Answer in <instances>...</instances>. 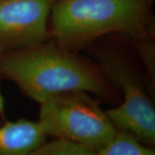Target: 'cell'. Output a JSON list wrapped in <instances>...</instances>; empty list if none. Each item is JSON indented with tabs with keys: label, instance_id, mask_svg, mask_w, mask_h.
<instances>
[{
	"label": "cell",
	"instance_id": "1",
	"mask_svg": "<svg viewBox=\"0 0 155 155\" xmlns=\"http://www.w3.org/2000/svg\"><path fill=\"white\" fill-rule=\"evenodd\" d=\"M0 76L31 99L43 103L55 95L84 91L110 98L114 89L99 67L53 40L0 54Z\"/></svg>",
	"mask_w": 155,
	"mask_h": 155
},
{
	"label": "cell",
	"instance_id": "2",
	"mask_svg": "<svg viewBox=\"0 0 155 155\" xmlns=\"http://www.w3.org/2000/svg\"><path fill=\"white\" fill-rule=\"evenodd\" d=\"M153 0H56L50 38L76 52L100 36L121 34L133 41L153 36Z\"/></svg>",
	"mask_w": 155,
	"mask_h": 155
},
{
	"label": "cell",
	"instance_id": "3",
	"mask_svg": "<svg viewBox=\"0 0 155 155\" xmlns=\"http://www.w3.org/2000/svg\"><path fill=\"white\" fill-rule=\"evenodd\" d=\"M40 104L38 122L47 136L65 139L99 152L117 131L98 102L86 92L61 93Z\"/></svg>",
	"mask_w": 155,
	"mask_h": 155
},
{
	"label": "cell",
	"instance_id": "4",
	"mask_svg": "<svg viewBox=\"0 0 155 155\" xmlns=\"http://www.w3.org/2000/svg\"><path fill=\"white\" fill-rule=\"evenodd\" d=\"M100 71L123 95L122 104L106 111L117 131L130 134L147 147H155V108L145 81L124 56L101 50L97 54Z\"/></svg>",
	"mask_w": 155,
	"mask_h": 155
},
{
	"label": "cell",
	"instance_id": "5",
	"mask_svg": "<svg viewBox=\"0 0 155 155\" xmlns=\"http://www.w3.org/2000/svg\"><path fill=\"white\" fill-rule=\"evenodd\" d=\"M56 0H0V54L50 40L48 21Z\"/></svg>",
	"mask_w": 155,
	"mask_h": 155
},
{
	"label": "cell",
	"instance_id": "6",
	"mask_svg": "<svg viewBox=\"0 0 155 155\" xmlns=\"http://www.w3.org/2000/svg\"><path fill=\"white\" fill-rule=\"evenodd\" d=\"M46 138L38 122L23 118L5 122L0 126V155H28Z\"/></svg>",
	"mask_w": 155,
	"mask_h": 155
},
{
	"label": "cell",
	"instance_id": "7",
	"mask_svg": "<svg viewBox=\"0 0 155 155\" xmlns=\"http://www.w3.org/2000/svg\"><path fill=\"white\" fill-rule=\"evenodd\" d=\"M99 155H155L153 147L146 146L130 134L116 131L114 137L98 152Z\"/></svg>",
	"mask_w": 155,
	"mask_h": 155
},
{
	"label": "cell",
	"instance_id": "8",
	"mask_svg": "<svg viewBox=\"0 0 155 155\" xmlns=\"http://www.w3.org/2000/svg\"><path fill=\"white\" fill-rule=\"evenodd\" d=\"M28 155H99L98 152L84 146L67 140L54 138L46 141L31 151Z\"/></svg>",
	"mask_w": 155,
	"mask_h": 155
},
{
	"label": "cell",
	"instance_id": "9",
	"mask_svg": "<svg viewBox=\"0 0 155 155\" xmlns=\"http://www.w3.org/2000/svg\"><path fill=\"white\" fill-rule=\"evenodd\" d=\"M153 36H147L130 41L136 48L146 67V81L149 91H154V43Z\"/></svg>",
	"mask_w": 155,
	"mask_h": 155
},
{
	"label": "cell",
	"instance_id": "10",
	"mask_svg": "<svg viewBox=\"0 0 155 155\" xmlns=\"http://www.w3.org/2000/svg\"><path fill=\"white\" fill-rule=\"evenodd\" d=\"M0 115L2 116L3 115V104H2V101L0 100Z\"/></svg>",
	"mask_w": 155,
	"mask_h": 155
}]
</instances>
